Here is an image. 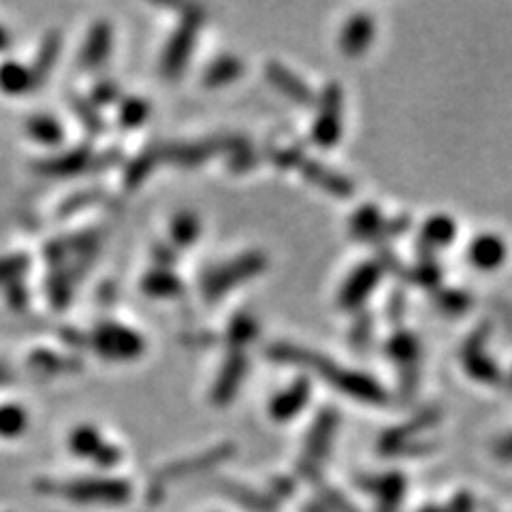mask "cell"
<instances>
[{"label":"cell","mask_w":512,"mask_h":512,"mask_svg":"<svg viewBox=\"0 0 512 512\" xmlns=\"http://www.w3.org/2000/svg\"><path fill=\"white\" fill-rule=\"evenodd\" d=\"M143 288H146L148 295H154V297H175L182 291V282L173 274H167V271L158 269L146 276V280H143Z\"/></svg>","instance_id":"4316f807"},{"label":"cell","mask_w":512,"mask_h":512,"mask_svg":"<svg viewBox=\"0 0 512 512\" xmlns=\"http://www.w3.org/2000/svg\"><path fill=\"white\" fill-rule=\"evenodd\" d=\"M438 303H440L442 310H448V312H463V310L468 308L470 297H468L466 293H461V291H444V293L440 295Z\"/></svg>","instance_id":"4dcf8cb0"},{"label":"cell","mask_w":512,"mask_h":512,"mask_svg":"<svg viewBox=\"0 0 512 512\" xmlns=\"http://www.w3.org/2000/svg\"><path fill=\"white\" fill-rule=\"evenodd\" d=\"M96 346H99L101 355H107L114 361H133L146 348V340L141 338V333L124 325L107 323L96 335Z\"/></svg>","instance_id":"8992f818"},{"label":"cell","mask_w":512,"mask_h":512,"mask_svg":"<svg viewBox=\"0 0 512 512\" xmlns=\"http://www.w3.org/2000/svg\"><path fill=\"white\" fill-rule=\"evenodd\" d=\"M382 224H384V218H382L378 207L363 205V207H359L355 214H352L350 231H352V235L359 237V239H370V237L380 235Z\"/></svg>","instance_id":"7402d4cb"},{"label":"cell","mask_w":512,"mask_h":512,"mask_svg":"<svg viewBox=\"0 0 512 512\" xmlns=\"http://www.w3.org/2000/svg\"><path fill=\"white\" fill-rule=\"evenodd\" d=\"M28 425V416L18 404H3L0 406V436L15 438L22 436Z\"/></svg>","instance_id":"484cf974"},{"label":"cell","mask_w":512,"mask_h":512,"mask_svg":"<svg viewBox=\"0 0 512 512\" xmlns=\"http://www.w3.org/2000/svg\"><path fill=\"white\" fill-rule=\"evenodd\" d=\"M508 248L504 244V239L495 233H480L472 239V244L468 248V259L476 269L483 271H493L506 261Z\"/></svg>","instance_id":"5bb4252c"},{"label":"cell","mask_w":512,"mask_h":512,"mask_svg":"<svg viewBox=\"0 0 512 512\" xmlns=\"http://www.w3.org/2000/svg\"><path fill=\"white\" fill-rule=\"evenodd\" d=\"M267 79L271 84H274L282 94H286L288 99H293L299 105H312L314 103V92L308 88L306 82H301V79L288 71L286 67H282L280 62H269L267 64Z\"/></svg>","instance_id":"e0dca14e"},{"label":"cell","mask_w":512,"mask_h":512,"mask_svg":"<svg viewBox=\"0 0 512 512\" xmlns=\"http://www.w3.org/2000/svg\"><path fill=\"white\" fill-rule=\"evenodd\" d=\"M466 370L472 374V378L483 382H493L500 378L498 365H495L487 355H483V350L478 346L466 348Z\"/></svg>","instance_id":"cb8c5ba5"},{"label":"cell","mask_w":512,"mask_h":512,"mask_svg":"<svg viewBox=\"0 0 512 512\" xmlns=\"http://www.w3.org/2000/svg\"><path fill=\"white\" fill-rule=\"evenodd\" d=\"M387 350L391 359H395L397 363H402L406 367H410L412 363H416V359H419V342H416L414 335L408 331L393 335L387 344Z\"/></svg>","instance_id":"d4e9b609"},{"label":"cell","mask_w":512,"mask_h":512,"mask_svg":"<svg viewBox=\"0 0 512 512\" xmlns=\"http://www.w3.org/2000/svg\"><path fill=\"white\" fill-rule=\"evenodd\" d=\"M312 397V384L308 378H297L293 384H288L278 395L271 397L269 402V416L274 421H291L295 416L310 404Z\"/></svg>","instance_id":"30bf717a"},{"label":"cell","mask_w":512,"mask_h":512,"mask_svg":"<svg viewBox=\"0 0 512 512\" xmlns=\"http://www.w3.org/2000/svg\"><path fill=\"white\" fill-rule=\"evenodd\" d=\"M416 278H419L425 286H431L440 280V269L434 263H423L419 269H416Z\"/></svg>","instance_id":"1f68e13d"},{"label":"cell","mask_w":512,"mask_h":512,"mask_svg":"<svg viewBox=\"0 0 512 512\" xmlns=\"http://www.w3.org/2000/svg\"><path fill=\"white\" fill-rule=\"evenodd\" d=\"M233 453H235V448L231 444L214 446V448H210V451L199 453V455L190 457V459H182L178 463H173V466H167L165 470H160V478H163V480H180V478H186L190 474L212 470V468L220 466L222 461H227Z\"/></svg>","instance_id":"8fae6325"},{"label":"cell","mask_w":512,"mask_h":512,"mask_svg":"<svg viewBox=\"0 0 512 512\" xmlns=\"http://www.w3.org/2000/svg\"><path fill=\"white\" fill-rule=\"evenodd\" d=\"M256 333H259L256 320L250 314H237L229 327V342L233 346H244L254 338Z\"/></svg>","instance_id":"83f0119b"},{"label":"cell","mask_w":512,"mask_h":512,"mask_svg":"<svg viewBox=\"0 0 512 512\" xmlns=\"http://www.w3.org/2000/svg\"><path fill=\"white\" fill-rule=\"evenodd\" d=\"M301 167H303V175H306V178L318 188L331 192L335 197L352 195V182L344 178V175L335 173L333 169L323 167L320 163H314V160H308V163H303Z\"/></svg>","instance_id":"ac0fdd59"},{"label":"cell","mask_w":512,"mask_h":512,"mask_svg":"<svg viewBox=\"0 0 512 512\" xmlns=\"http://www.w3.org/2000/svg\"><path fill=\"white\" fill-rule=\"evenodd\" d=\"M269 357H271V361L306 367V370L316 372L320 378L333 384L335 389H340L355 399H361V402H365V404L387 402V391L380 387L378 380L370 378L363 372L346 370V367L335 365L327 357L316 355V352H312V350L299 348L293 344H278L274 348H269Z\"/></svg>","instance_id":"6da1fadb"},{"label":"cell","mask_w":512,"mask_h":512,"mask_svg":"<svg viewBox=\"0 0 512 512\" xmlns=\"http://www.w3.org/2000/svg\"><path fill=\"white\" fill-rule=\"evenodd\" d=\"M342 90L331 84L325 88L316 122L312 126V141L320 148H331L342 137Z\"/></svg>","instance_id":"5b68a950"},{"label":"cell","mask_w":512,"mask_h":512,"mask_svg":"<svg viewBox=\"0 0 512 512\" xmlns=\"http://www.w3.org/2000/svg\"><path fill=\"white\" fill-rule=\"evenodd\" d=\"M199 18H190L186 20L175 35L169 39V45L163 56V71L169 77L180 75L184 71V64L190 60L192 50H195V41H197V24Z\"/></svg>","instance_id":"9c48e42d"},{"label":"cell","mask_w":512,"mask_h":512,"mask_svg":"<svg viewBox=\"0 0 512 512\" xmlns=\"http://www.w3.org/2000/svg\"><path fill=\"white\" fill-rule=\"evenodd\" d=\"M457 237V224L451 216L436 214L429 220H425L423 231H421V244L429 250L434 248H446L455 242Z\"/></svg>","instance_id":"d6986e66"},{"label":"cell","mask_w":512,"mask_h":512,"mask_svg":"<svg viewBox=\"0 0 512 512\" xmlns=\"http://www.w3.org/2000/svg\"><path fill=\"white\" fill-rule=\"evenodd\" d=\"M421 512H446V510L440 506H425V508H421Z\"/></svg>","instance_id":"d590c367"},{"label":"cell","mask_w":512,"mask_h":512,"mask_svg":"<svg viewBox=\"0 0 512 512\" xmlns=\"http://www.w3.org/2000/svg\"><path fill=\"white\" fill-rule=\"evenodd\" d=\"M201 235V222L195 214L190 212H182L173 218L171 222V237L175 246H192Z\"/></svg>","instance_id":"603a6c76"},{"label":"cell","mask_w":512,"mask_h":512,"mask_svg":"<svg viewBox=\"0 0 512 512\" xmlns=\"http://www.w3.org/2000/svg\"><path fill=\"white\" fill-rule=\"evenodd\" d=\"M318 498H320V504H323L329 512H357L355 506H352L344 495L333 491L331 487H318Z\"/></svg>","instance_id":"f1b7e54d"},{"label":"cell","mask_w":512,"mask_h":512,"mask_svg":"<svg viewBox=\"0 0 512 512\" xmlns=\"http://www.w3.org/2000/svg\"><path fill=\"white\" fill-rule=\"evenodd\" d=\"M510 380H512V370H510Z\"/></svg>","instance_id":"8d00e7d4"},{"label":"cell","mask_w":512,"mask_h":512,"mask_svg":"<svg viewBox=\"0 0 512 512\" xmlns=\"http://www.w3.org/2000/svg\"><path fill=\"white\" fill-rule=\"evenodd\" d=\"M495 455L502 461H512V434L504 436L498 444H495Z\"/></svg>","instance_id":"836d02e7"},{"label":"cell","mask_w":512,"mask_h":512,"mask_svg":"<svg viewBox=\"0 0 512 512\" xmlns=\"http://www.w3.org/2000/svg\"><path fill=\"white\" fill-rule=\"evenodd\" d=\"M244 73V64L235 56H220L203 73V84L210 88L227 86Z\"/></svg>","instance_id":"44dd1931"},{"label":"cell","mask_w":512,"mask_h":512,"mask_svg":"<svg viewBox=\"0 0 512 512\" xmlns=\"http://www.w3.org/2000/svg\"><path fill=\"white\" fill-rule=\"evenodd\" d=\"M361 485L363 489L374 493L378 498V512H397L399 504L404 500L406 480L399 472L376 476V478H365L361 480Z\"/></svg>","instance_id":"9a60e30c"},{"label":"cell","mask_w":512,"mask_h":512,"mask_svg":"<svg viewBox=\"0 0 512 512\" xmlns=\"http://www.w3.org/2000/svg\"><path fill=\"white\" fill-rule=\"evenodd\" d=\"M265 263L267 261L261 252L237 256V259L224 263L207 274V278L203 280V295H207V299H218L222 295H227L233 286L261 274Z\"/></svg>","instance_id":"3957f363"},{"label":"cell","mask_w":512,"mask_h":512,"mask_svg":"<svg viewBox=\"0 0 512 512\" xmlns=\"http://www.w3.org/2000/svg\"><path fill=\"white\" fill-rule=\"evenodd\" d=\"M222 491L227 498H231L235 504L244 506L250 512H274L278 508V500H274V495L259 493L246 485L222 483Z\"/></svg>","instance_id":"ffe728a7"},{"label":"cell","mask_w":512,"mask_h":512,"mask_svg":"<svg viewBox=\"0 0 512 512\" xmlns=\"http://www.w3.org/2000/svg\"><path fill=\"white\" fill-rule=\"evenodd\" d=\"M271 487H274V500L276 498H286V495L293 493V489H295L288 478H276L274 485H271Z\"/></svg>","instance_id":"e575fe53"},{"label":"cell","mask_w":512,"mask_h":512,"mask_svg":"<svg viewBox=\"0 0 512 512\" xmlns=\"http://www.w3.org/2000/svg\"><path fill=\"white\" fill-rule=\"evenodd\" d=\"M438 419V412L434 410H427L423 414L416 416L412 423H406L402 427H395L389 429L387 434L380 438V451L384 455H402V453H414V444L412 438L419 434L421 429L429 427Z\"/></svg>","instance_id":"7c38bea8"},{"label":"cell","mask_w":512,"mask_h":512,"mask_svg":"<svg viewBox=\"0 0 512 512\" xmlns=\"http://www.w3.org/2000/svg\"><path fill=\"white\" fill-rule=\"evenodd\" d=\"M246 370H248V361L244 357L242 350H235L229 355V359L224 361L222 370L214 382L212 389V399L216 404H229L231 399L237 395L239 387L246 378Z\"/></svg>","instance_id":"4fadbf2b"},{"label":"cell","mask_w":512,"mask_h":512,"mask_svg":"<svg viewBox=\"0 0 512 512\" xmlns=\"http://www.w3.org/2000/svg\"><path fill=\"white\" fill-rule=\"evenodd\" d=\"M380 276L382 269L378 263H361L359 267H355V271H352L340 288V308L355 310L363 306L367 297H370L374 293V288L378 286Z\"/></svg>","instance_id":"ba28073f"},{"label":"cell","mask_w":512,"mask_h":512,"mask_svg":"<svg viewBox=\"0 0 512 512\" xmlns=\"http://www.w3.org/2000/svg\"><path fill=\"white\" fill-rule=\"evenodd\" d=\"M340 425V416L333 408H327L316 416V421L306 438V448L299 461V472L306 478H314L318 474V466L329 453L335 429Z\"/></svg>","instance_id":"277c9868"},{"label":"cell","mask_w":512,"mask_h":512,"mask_svg":"<svg viewBox=\"0 0 512 512\" xmlns=\"http://www.w3.org/2000/svg\"><path fill=\"white\" fill-rule=\"evenodd\" d=\"M446 512H474V502L470 498V493H457V498Z\"/></svg>","instance_id":"d6a6232c"},{"label":"cell","mask_w":512,"mask_h":512,"mask_svg":"<svg viewBox=\"0 0 512 512\" xmlns=\"http://www.w3.org/2000/svg\"><path fill=\"white\" fill-rule=\"evenodd\" d=\"M69 446L75 455L90 457L94 459V463H99L103 468L116 466V463L122 459L120 448L105 442V438L92 425L77 427L71 434Z\"/></svg>","instance_id":"52a82bcc"},{"label":"cell","mask_w":512,"mask_h":512,"mask_svg":"<svg viewBox=\"0 0 512 512\" xmlns=\"http://www.w3.org/2000/svg\"><path fill=\"white\" fill-rule=\"evenodd\" d=\"M146 116H148V105H146V101H141V99L126 101L124 111H122V118H124V122H126L128 126L141 124L143 118H146Z\"/></svg>","instance_id":"f546056e"},{"label":"cell","mask_w":512,"mask_h":512,"mask_svg":"<svg viewBox=\"0 0 512 512\" xmlns=\"http://www.w3.org/2000/svg\"><path fill=\"white\" fill-rule=\"evenodd\" d=\"M374 20L367 13H357L346 22L340 35V50L346 56H361L374 41Z\"/></svg>","instance_id":"2e32d148"},{"label":"cell","mask_w":512,"mask_h":512,"mask_svg":"<svg viewBox=\"0 0 512 512\" xmlns=\"http://www.w3.org/2000/svg\"><path fill=\"white\" fill-rule=\"evenodd\" d=\"M41 491L54 493L58 498L77 504H126L131 500L133 489L122 478H79L67 483H43Z\"/></svg>","instance_id":"7a4b0ae2"}]
</instances>
